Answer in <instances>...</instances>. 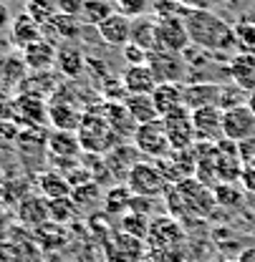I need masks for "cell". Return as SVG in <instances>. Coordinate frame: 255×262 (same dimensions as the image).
Wrapping results in <instances>:
<instances>
[{"label": "cell", "instance_id": "32", "mask_svg": "<svg viewBox=\"0 0 255 262\" xmlns=\"http://www.w3.org/2000/svg\"><path fill=\"white\" fill-rule=\"evenodd\" d=\"M116 262H142V257L147 255V245L142 239H134L129 234H119L114 239V250H111Z\"/></svg>", "mask_w": 255, "mask_h": 262}, {"label": "cell", "instance_id": "12", "mask_svg": "<svg viewBox=\"0 0 255 262\" xmlns=\"http://www.w3.org/2000/svg\"><path fill=\"white\" fill-rule=\"evenodd\" d=\"M192 46L185 18H157V48L185 53Z\"/></svg>", "mask_w": 255, "mask_h": 262}, {"label": "cell", "instance_id": "26", "mask_svg": "<svg viewBox=\"0 0 255 262\" xmlns=\"http://www.w3.org/2000/svg\"><path fill=\"white\" fill-rule=\"evenodd\" d=\"M35 184H38L41 196L48 199V202H53V199H66V196H71V192H73V187H71V182L66 179V174L56 171V169L41 171L38 179H35Z\"/></svg>", "mask_w": 255, "mask_h": 262}, {"label": "cell", "instance_id": "6", "mask_svg": "<svg viewBox=\"0 0 255 262\" xmlns=\"http://www.w3.org/2000/svg\"><path fill=\"white\" fill-rule=\"evenodd\" d=\"M147 66L152 68L157 83H185V78L190 73L182 53H172V51H162V48L149 51Z\"/></svg>", "mask_w": 255, "mask_h": 262}, {"label": "cell", "instance_id": "44", "mask_svg": "<svg viewBox=\"0 0 255 262\" xmlns=\"http://www.w3.org/2000/svg\"><path fill=\"white\" fill-rule=\"evenodd\" d=\"M215 199L223 207H235L238 202H243V192L232 189V184H220V187H215Z\"/></svg>", "mask_w": 255, "mask_h": 262}, {"label": "cell", "instance_id": "52", "mask_svg": "<svg viewBox=\"0 0 255 262\" xmlns=\"http://www.w3.org/2000/svg\"><path fill=\"white\" fill-rule=\"evenodd\" d=\"M235 262H255V247H245V250H240V255H238V260Z\"/></svg>", "mask_w": 255, "mask_h": 262}, {"label": "cell", "instance_id": "27", "mask_svg": "<svg viewBox=\"0 0 255 262\" xmlns=\"http://www.w3.org/2000/svg\"><path fill=\"white\" fill-rule=\"evenodd\" d=\"M56 68L66 78H79L86 71V56L81 53L79 46L73 43H64L58 46V56H56Z\"/></svg>", "mask_w": 255, "mask_h": 262}, {"label": "cell", "instance_id": "14", "mask_svg": "<svg viewBox=\"0 0 255 262\" xmlns=\"http://www.w3.org/2000/svg\"><path fill=\"white\" fill-rule=\"evenodd\" d=\"M51 159L56 164H66V166H76L79 154L84 151L81 149V141H79V134L76 131H53L48 136V144H46Z\"/></svg>", "mask_w": 255, "mask_h": 262}, {"label": "cell", "instance_id": "24", "mask_svg": "<svg viewBox=\"0 0 255 262\" xmlns=\"http://www.w3.org/2000/svg\"><path fill=\"white\" fill-rule=\"evenodd\" d=\"M41 38H43V28L33 20L28 13H21V15L13 18V23H10V40H13L15 48L26 51L28 46H33Z\"/></svg>", "mask_w": 255, "mask_h": 262}, {"label": "cell", "instance_id": "47", "mask_svg": "<svg viewBox=\"0 0 255 262\" xmlns=\"http://www.w3.org/2000/svg\"><path fill=\"white\" fill-rule=\"evenodd\" d=\"M84 3H86V0H56L58 13L71 15V18H79V15L84 13Z\"/></svg>", "mask_w": 255, "mask_h": 262}, {"label": "cell", "instance_id": "37", "mask_svg": "<svg viewBox=\"0 0 255 262\" xmlns=\"http://www.w3.org/2000/svg\"><path fill=\"white\" fill-rule=\"evenodd\" d=\"M111 13H116V8L111 5V3H106V0H86L84 3V13H81V18H84V23H89V26H101Z\"/></svg>", "mask_w": 255, "mask_h": 262}, {"label": "cell", "instance_id": "2", "mask_svg": "<svg viewBox=\"0 0 255 262\" xmlns=\"http://www.w3.org/2000/svg\"><path fill=\"white\" fill-rule=\"evenodd\" d=\"M167 199V209L169 217H174L177 222H202L207 217H212L218 199H215V189L202 184L200 179H185L174 187H169V192L164 194Z\"/></svg>", "mask_w": 255, "mask_h": 262}, {"label": "cell", "instance_id": "54", "mask_svg": "<svg viewBox=\"0 0 255 262\" xmlns=\"http://www.w3.org/2000/svg\"><path fill=\"white\" fill-rule=\"evenodd\" d=\"M210 262H232L230 257H225V255H218V257H212Z\"/></svg>", "mask_w": 255, "mask_h": 262}, {"label": "cell", "instance_id": "3", "mask_svg": "<svg viewBox=\"0 0 255 262\" xmlns=\"http://www.w3.org/2000/svg\"><path fill=\"white\" fill-rule=\"evenodd\" d=\"M76 134H79L84 154H99V157L104 154L106 157L116 144H122V139L114 134L111 124L104 116V106H94V108L84 111V121Z\"/></svg>", "mask_w": 255, "mask_h": 262}, {"label": "cell", "instance_id": "50", "mask_svg": "<svg viewBox=\"0 0 255 262\" xmlns=\"http://www.w3.org/2000/svg\"><path fill=\"white\" fill-rule=\"evenodd\" d=\"M13 121V98L0 96V124Z\"/></svg>", "mask_w": 255, "mask_h": 262}, {"label": "cell", "instance_id": "25", "mask_svg": "<svg viewBox=\"0 0 255 262\" xmlns=\"http://www.w3.org/2000/svg\"><path fill=\"white\" fill-rule=\"evenodd\" d=\"M81 33H84V28H81V20H79V18H71V15L58 13V15L43 28V38H48V40H53V43L58 46V40H66V43L79 40Z\"/></svg>", "mask_w": 255, "mask_h": 262}, {"label": "cell", "instance_id": "48", "mask_svg": "<svg viewBox=\"0 0 255 262\" xmlns=\"http://www.w3.org/2000/svg\"><path fill=\"white\" fill-rule=\"evenodd\" d=\"M240 182H243V187H245L248 192H253V194H255V162L245 164V169H243V177H240Z\"/></svg>", "mask_w": 255, "mask_h": 262}, {"label": "cell", "instance_id": "13", "mask_svg": "<svg viewBox=\"0 0 255 262\" xmlns=\"http://www.w3.org/2000/svg\"><path fill=\"white\" fill-rule=\"evenodd\" d=\"M48 121L56 126V131H79L84 121V111L73 103V98H61L58 94L48 98Z\"/></svg>", "mask_w": 255, "mask_h": 262}, {"label": "cell", "instance_id": "49", "mask_svg": "<svg viewBox=\"0 0 255 262\" xmlns=\"http://www.w3.org/2000/svg\"><path fill=\"white\" fill-rule=\"evenodd\" d=\"M185 8H190V10H212L218 3H223V0H180Z\"/></svg>", "mask_w": 255, "mask_h": 262}, {"label": "cell", "instance_id": "38", "mask_svg": "<svg viewBox=\"0 0 255 262\" xmlns=\"http://www.w3.org/2000/svg\"><path fill=\"white\" fill-rule=\"evenodd\" d=\"M76 214H79V207L73 204V199H71V196L48 202V217H51V222H56V225H66V222H71Z\"/></svg>", "mask_w": 255, "mask_h": 262}, {"label": "cell", "instance_id": "8", "mask_svg": "<svg viewBox=\"0 0 255 262\" xmlns=\"http://www.w3.org/2000/svg\"><path fill=\"white\" fill-rule=\"evenodd\" d=\"M164 121V131H167V139L172 144V151H185V149H192L197 144V131H194V124H192V111L185 106L169 116L162 119Z\"/></svg>", "mask_w": 255, "mask_h": 262}, {"label": "cell", "instance_id": "9", "mask_svg": "<svg viewBox=\"0 0 255 262\" xmlns=\"http://www.w3.org/2000/svg\"><path fill=\"white\" fill-rule=\"evenodd\" d=\"M13 121H15V126L41 129L48 121V103H46V98L33 96V94L15 96L13 98Z\"/></svg>", "mask_w": 255, "mask_h": 262}, {"label": "cell", "instance_id": "1", "mask_svg": "<svg viewBox=\"0 0 255 262\" xmlns=\"http://www.w3.org/2000/svg\"><path fill=\"white\" fill-rule=\"evenodd\" d=\"M185 26H187L192 46H197L205 53L227 56L238 48L235 28L225 18H220L215 10H187Z\"/></svg>", "mask_w": 255, "mask_h": 262}, {"label": "cell", "instance_id": "40", "mask_svg": "<svg viewBox=\"0 0 255 262\" xmlns=\"http://www.w3.org/2000/svg\"><path fill=\"white\" fill-rule=\"evenodd\" d=\"M114 8H116V13L127 15L129 20H136L152 10V3L149 0H114Z\"/></svg>", "mask_w": 255, "mask_h": 262}, {"label": "cell", "instance_id": "29", "mask_svg": "<svg viewBox=\"0 0 255 262\" xmlns=\"http://www.w3.org/2000/svg\"><path fill=\"white\" fill-rule=\"evenodd\" d=\"M134 46L144 48L147 53L157 48V18L154 15H144V18H136L131 20V40Z\"/></svg>", "mask_w": 255, "mask_h": 262}, {"label": "cell", "instance_id": "35", "mask_svg": "<svg viewBox=\"0 0 255 262\" xmlns=\"http://www.w3.org/2000/svg\"><path fill=\"white\" fill-rule=\"evenodd\" d=\"M23 13H28L41 28H46L58 15V5H56V0H26V10Z\"/></svg>", "mask_w": 255, "mask_h": 262}, {"label": "cell", "instance_id": "31", "mask_svg": "<svg viewBox=\"0 0 255 262\" xmlns=\"http://www.w3.org/2000/svg\"><path fill=\"white\" fill-rule=\"evenodd\" d=\"M124 106L131 114V119L136 121V126H144V124H152V121L160 119V111H157L152 96H127Z\"/></svg>", "mask_w": 255, "mask_h": 262}, {"label": "cell", "instance_id": "30", "mask_svg": "<svg viewBox=\"0 0 255 262\" xmlns=\"http://www.w3.org/2000/svg\"><path fill=\"white\" fill-rule=\"evenodd\" d=\"M18 217H21L23 225H46V222H51V217H48V199H43V196H26V199H21Z\"/></svg>", "mask_w": 255, "mask_h": 262}, {"label": "cell", "instance_id": "20", "mask_svg": "<svg viewBox=\"0 0 255 262\" xmlns=\"http://www.w3.org/2000/svg\"><path fill=\"white\" fill-rule=\"evenodd\" d=\"M227 76L230 81L243 89L245 94H253L255 91V53H235L230 61H227Z\"/></svg>", "mask_w": 255, "mask_h": 262}, {"label": "cell", "instance_id": "18", "mask_svg": "<svg viewBox=\"0 0 255 262\" xmlns=\"http://www.w3.org/2000/svg\"><path fill=\"white\" fill-rule=\"evenodd\" d=\"M220 96H223V83H215V81L185 83V106L190 111L205 108V106H220Z\"/></svg>", "mask_w": 255, "mask_h": 262}, {"label": "cell", "instance_id": "43", "mask_svg": "<svg viewBox=\"0 0 255 262\" xmlns=\"http://www.w3.org/2000/svg\"><path fill=\"white\" fill-rule=\"evenodd\" d=\"M147 260H152V262H190L187 260V250H185V247H172V250L147 252Z\"/></svg>", "mask_w": 255, "mask_h": 262}, {"label": "cell", "instance_id": "42", "mask_svg": "<svg viewBox=\"0 0 255 262\" xmlns=\"http://www.w3.org/2000/svg\"><path fill=\"white\" fill-rule=\"evenodd\" d=\"M245 96H250V94H245V91H243V89H238L235 83H232V86H223L220 108L227 111V108H235V106H245Z\"/></svg>", "mask_w": 255, "mask_h": 262}, {"label": "cell", "instance_id": "33", "mask_svg": "<svg viewBox=\"0 0 255 262\" xmlns=\"http://www.w3.org/2000/svg\"><path fill=\"white\" fill-rule=\"evenodd\" d=\"M131 189L127 184H111L104 194V212L111 217H124L129 212V202H131Z\"/></svg>", "mask_w": 255, "mask_h": 262}, {"label": "cell", "instance_id": "7", "mask_svg": "<svg viewBox=\"0 0 255 262\" xmlns=\"http://www.w3.org/2000/svg\"><path fill=\"white\" fill-rule=\"evenodd\" d=\"M131 141H134V146L139 149L142 157L154 159V162H160V159L172 154V144H169V139H167V131H164V121H162V119L139 126Z\"/></svg>", "mask_w": 255, "mask_h": 262}, {"label": "cell", "instance_id": "51", "mask_svg": "<svg viewBox=\"0 0 255 262\" xmlns=\"http://www.w3.org/2000/svg\"><path fill=\"white\" fill-rule=\"evenodd\" d=\"M10 23H13V18H10V10H8V5L0 0V31L10 28Z\"/></svg>", "mask_w": 255, "mask_h": 262}, {"label": "cell", "instance_id": "17", "mask_svg": "<svg viewBox=\"0 0 255 262\" xmlns=\"http://www.w3.org/2000/svg\"><path fill=\"white\" fill-rule=\"evenodd\" d=\"M122 83H124V91L127 96H152L154 89L160 86L152 68L144 63V66H127L122 71Z\"/></svg>", "mask_w": 255, "mask_h": 262}, {"label": "cell", "instance_id": "23", "mask_svg": "<svg viewBox=\"0 0 255 262\" xmlns=\"http://www.w3.org/2000/svg\"><path fill=\"white\" fill-rule=\"evenodd\" d=\"M152 101L160 111V119L185 108V83H160L152 94Z\"/></svg>", "mask_w": 255, "mask_h": 262}, {"label": "cell", "instance_id": "10", "mask_svg": "<svg viewBox=\"0 0 255 262\" xmlns=\"http://www.w3.org/2000/svg\"><path fill=\"white\" fill-rule=\"evenodd\" d=\"M250 136H255V114L248 103L223 111V139L232 144H243Z\"/></svg>", "mask_w": 255, "mask_h": 262}, {"label": "cell", "instance_id": "46", "mask_svg": "<svg viewBox=\"0 0 255 262\" xmlns=\"http://www.w3.org/2000/svg\"><path fill=\"white\" fill-rule=\"evenodd\" d=\"M129 212H134V214H144V217H149L152 212H154V199H149V196H131V202H129Z\"/></svg>", "mask_w": 255, "mask_h": 262}, {"label": "cell", "instance_id": "16", "mask_svg": "<svg viewBox=\"0 0 255 262\" xmlns=\"http://www.w3.org/2000/svg\"><path fill=\"white\" fill-rule=\"evenodd\" d=\"M139 149L134 146V144H116L106 157H104V162H106V169L111 171V177H114V182L116 184H124L129 177V171L139 164Z\"/></svg>", "mask_w": 255, "mask_h": 262}, {"label": "cell", "instance_id": "41", "mask_svg": "<svg viewBox=\"0 0 255 262\" xmlns=\"http://www.w3.org/2000/svg\"><path fill=\"white\" fill-rule=\"evenodd\" d=\"M190 8H185L180 0H154L152 3V15L154 18H185Z\"/></svg>", "mask_w": 255, "mask_h": 262}, {"label": "cell", "instance_id": "22", "mask_svg": "<svg viewBox=\"0 0 255 262\" xmlns=\"http://www.w3.org/2000/svg\"><path fill=\"white\" fill-rule=\"evenodd\" d=\"M104 106V116H106V121L111 124V129L114 134L124 141V139H134V134H136V121L131 119V114L127 111V106H124V101H104L101 103Z\"/></svg>", "mask_w": 255, "mask_h": 262}, {"label": "cell", "instance_id": "36", "mask_svg": "<svg viewBox=\"0 0 255 262\" xmlns=\"http://www.w3.org/2000/svg\"><path fill=\"white\" fill-rule=\"evenodd\" d=\"M149 227H152V220H149V217H144V214H134V212H127V214L122 217L119 232H122V234H129V237H134V239L147 242Z\"/></svg>", "mask_w": 255, "mask_h": 262}, {"label": "cell", "instance_id": "15", "mask_svg": "<svg viewBox=\"0 0 255 262\" xmlns=\"http://www.w3.org/2000/svg\"><path fill=\"white\" fill-rule=\"evenodd\" d=\"M192 124L197 131V141L218 144L223 139V108L220 106H205L192 111Z\"/></svg>", "mask_w": 255, "mask_h": 262}, {"label": "cell", "instance_id": "45", "mask_svg": "<svg viewBox=\"0 0 255 262\" xmlns=\"http://www.w3.org/2000/svg\"><path fill=\"white\" fill-rule=\"evenodd\" d=\"M122 53H124V61L129 66H144L147 63V51L144 48H139V46H134V43H127L124 48H122Z\"/></svg>", "mask_w": 255, "mask_h": 262}, {"label": "cell", "instance_id": "21", "mask_svg": "<svg viewBox=\"0 0 255 262\" xmlns=\"http://www.w3.org/2000/svg\"><path fill=\"white\" fill-rule=\"evenodd\" d=\"M99 38L106 43V46H114V48H124L129 40H131V20L122 13H111L99 28Z\"/></svg>", "mask_w": 255, "mask_h": 262}, {"label": "cell", "instance_id": "4", "mask_svg": "<svg viewBox=\"0 0 255 262\" xmlns=\"http://www.w3.org/2000/svg\"><path fill=\"white\" fill-rule=\"evenodd\" d=\"M127 184L131 189V194L136 196H149V199H157V196H164L169 192V182L164 179L157 164H149V162H139L127 177Z\"/></svg>", "mask_w": 255, "mask_h": 262}, {"label": "cell", "instance_id": "5", "mask_svg": "<svg viewBox=\"0 0 255 262\" xmlns=\"http://www.w3.org/2000/svg\"><path fill=\"white\" fill-rule=\"evenodd\" d=\"M147 252H157V250H172V247H185L187 245V232L185 225L177 222L174 217H157L152 220V227L147 234Z\"/></svg>", "mask_w": 255, "mask_h": 262}, {"label": "cell", "instance_id": "39", "mask_svg": "<svg viewBox=\"0 0 255 262\" xmlns=\"http://www.w3.org/2000/svg\"><path fill=\"white\" fill-rule=\"evenodd\" d=\"M232 28H235L238 48H240L243 53H255V20H250V18H240Z\"/></svg>", "mask_w": 255, "mask_h": 262}, {"label": "cell", "instance_id": "56", "mask_svg": "<svg viewBox=\"0 0 255 262\" xmlns=\"http://www.w3.org/2000/svg\"><path fill=\"white\" fill-rule=\"evenodd\" d=\"M106 3H111V0H106Z\"/></svg>", "mask_w": 255, "mask_h": 262}, {"label": "cell", "instance_id": "28", "mask_svg": "<svg viewBox=\"0 0 255 262\" xmlns=\"http://www.w3.org/2000/svg\"><path fill=\"white\" fill-rule=\"evenodd\" d=\"M28 78V66L23 61V53H8L0 58V83L8 89L23 86Z\"/></svg>", "mask_w": 255, "mask_h": 262}, {"label": "cell", "instance_id": "19", "mask_svg": "<svg viewBox=\"0 0 255 262\" xmlns=\"http://www.w3.org/2000/svg\"><path fill=\"white\" fill-rule=\"evenodd\" d=\"M23 53V61L28 66L31 73H41V71H51L56 66V56H58V46L48 38H41L35 40L33 46H28Z\"/></svg>", "mask_w": 255, "mask_h": 262}, {"label": "cell", "instance_id": "55", "mask_svg": "<svg viewBox=\"0 0 255 262\" xmlns=\"http://www.w3.org/2000/svg\"><path fill=\"white\" fill-rule=\"evenodd\" d=\"M0 214H3V202H0Z\"/></svg>", "mask_w": 255, "mask_h": 262}, {"label": "cell", "instance_id": "34", "mask_svg": "<svg viewBox=\"0 0 255 262\" xmlns=\"http://www.w3.org/2000/svg\"><path fill=\"white\" fill-rule=\"evenodd\" d=\"M71 199L73 204L79 207V212H91L99 202H104V194H101V184L96 182H89V184H81L71 192Z\"/></svg>", "mask_w": 255, "mask_h": 262}, {"label": "cell", "instance_id": "11", "mask_svg": "<svg viewBox=\"0 0 255 262\" xmlns=\"http://www.w3.org/2000/svg\"><path fill=\"white\" fill-rule=\"evenodd\" d=\"M157 169L164 174V179L174 187L185 179H192L197 174V154H194V146L192 149H185V151H172L169 157L160 159Z\"/></svg>", "mask_w": 255, "mask_h": 262}, {"label": "cell", "instance_id": "53", "mask_svg": "<svg viewBox=\"0 0 255 262\" xmlns=\"http://www.w3.org/2000/svg\"><path fill=\"white\" fill-rule=\"evenodd\" d=\"M248 106H250V111L255 114V91L250 94V96H248Z\"/></svg>", "mask_w": 255, "mask_h": 262}]
</instances>
